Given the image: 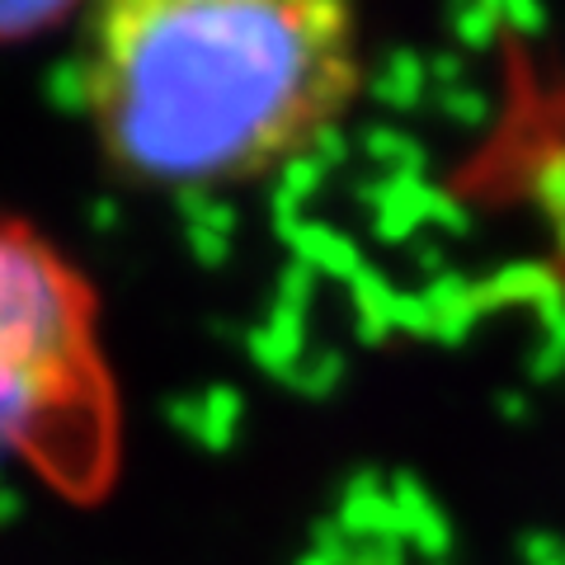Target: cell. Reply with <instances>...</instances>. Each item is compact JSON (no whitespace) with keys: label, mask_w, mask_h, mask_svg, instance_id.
Masks as SVG:
<instances>
[{"label":"cell","mask_w":565,"mask_h":565,"mask_svg":"<svg viewBox=\"0 0 565 565\" xmlns=\"http://www.w3.org/2000/svg\"><path fill=\"white\" fill-rule=\"evenodd\" d=\"M180 222H184V245L203 269H217L232 255V232H236V207L222 193H180Z\"/></svg>","instance_id":"4"},{"label":"cell","mask_w":565,"mask_h":565,"mask_svg":"<svg viewBox=\"0 0 565 565\" xmlns=\"http://www.w3.org/2000/svg\"><path fill=\"white\" fill-rule=\"evenodd\" d=\"M43 99L57 114H66V118L95 114V62L90 57H76V52L57 57V62L47 66V76H43Z\"/></svg>","instance_id":"5"},{"label":"cell","mask_w":565,"mask_h":565,"mask_svg":"<svg viewBox=\"0 0 565 565\" xmlns=\"http://www.w3.org/2000/svg\"><path fill=\"white\" fill-rule=\"evenodd\" d=\"M95 118L147 184L212 193L316 156L359 85L353 14L330 0H122L95 14Z\"/></svg>","instance_id":"1"},{"label":"cell","mask_w":565,"mask_h":565,"mask_svg":"<svg viewBox=\"0 0 565 565\" xmlns=\"http://www.w3.org/2000/svg\"><path fill=\"white\" fill-rule=\"evenodd\" d=\"M66 0H0V43H24L33 33H47L71 20Z\"/></svg>","instance_id":"6"},{"label":"cell","mask_w":565,"mask_h":565,"mask_svg":"<svg viewBox=\"0 0 565 565\" xmlns=\"http://www.w3.org/2000/svg\"><path fill=\"white\" fill-rule=\"evenodd\" d=\"M90 377L76 282L39 241L0 232V452L43 448Z\"/></svg>","instance_id":"2"},{"label":"cell","mask_w":565,"mask_h":565,"mask_svg":"<svg viewBox=\"0 0 565 565\" xmlns=\"http://www.w3.org/2000/svg\"><path fill=\"white\" fill-rule=\"evenodd\" d=\"M20 509H24V494L6 481V486H0V527H10L14 519H20Z\"/></svg>","instance_id":"7"},{"label":"cell","mask_w":565,"mask_h":565,"mask_svg":"<svg viewBox=\"0 0 565 565\" xmlns=\"http://www.w3.org/2000/svg\"><path fill=\"white\" fill-rule=\"evenodd\" d=\"M118 226V207L114 203H99L95 207V232H114Z\"/></svg>","instance_id":"8"},{"label":"cell","mask_w":565,"mask_h":565,"mask_svg":"<svg viewBox=\"0 0 565 565\" xmlns=\"http://www.w3.org/2000/svg\"><path fill=\"white\" fill-rule=\"evenodd\" d=\"M241 415H245V405H241L236 386H207L203 396H170L166 401L170 429L207 452H226L236 444Z\"/></svg>","instance_id":"3"}]
</instances>
